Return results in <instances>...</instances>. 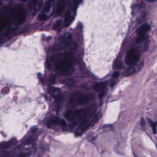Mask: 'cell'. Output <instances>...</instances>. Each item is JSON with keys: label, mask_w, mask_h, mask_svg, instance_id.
Masks as SVG:
<instances>
[{"label": "cell", "mask_w": 157, "mask_h": 157, "mask_svg": "<svg viewBox=\"0 0 157 157\" xmlns=\"http://www.w3.org/2000/svg\"><path fill=\"white\" fill-rule=\"evenodd\" d=\"M72 58L69 53H62L55 59L56 70L62 74H67L72 67Z\"/></svg>", "instance_id": "obj_1"}, {"label": "cell", "mask_w": 157, "mask_h": 157, "mask_svg": "<svg viewBox=\"0 0 157 157\" xmlns=\"http://www.w3.org/2000/svg\"><path fill=\"white\" fill-rule=\"evenodd\" d=\"M10 14L12 18L18 24H21L25 21V12L19 4H17L11 9Z\"/></svg>", "instance_id": "obj_2"}, {"label": "cell", "mask_w": 157, "mask_h": 157, "mask_svg": "<svg viewBox=\"0 0 157 157\" xmlns=\"http://www.w3.org/2000/svg\"><path fill=\"white\" fill-rule=\"evenodd\" d=\"M140 52L135 49L129 50L125 57V61L128 65L133 66L140 59Z\"/></svg>", "instance_id": "obj_3"}, {"label": "cell", "mask_w": 157, "mask_h": 157, "mask_svg": "<svg viewBox=\"0 0 157 157\" xmlns=\"http://www.w3.org/2000/svg\"><path fill=\"white\" fill-rule=\"evenodd\" d=\"M71 98L72 100L75 101L78 105H83L90 102L92 99V96L90 95H82L79 93H74Z\"/></svg>", "instance_id": "obj_4"}, {"label": "cell", "mask_w": 157, "mask_h": 157, "mask_svg": "<svg viewBox=\"0 0 157 157\" xmlns=\"http://www.w3.org/2000/svg\"><path fill=\"white\" fill-rule=\"evenodd\" d=\"M47 124L48 128H52V126L56 124H59L63 127H65L66 125V123L64 120L60 119L58 117H53L47 121Z\"/></svg>", "instance_id": "obj_5"}, {"label": "cell", "mask_w": 157, "mask_h": 157, "mask_svg": "<svg viewBox=\"0 0 157 157\" xmlns=\"http://www.w3.org/2000/svg\"><path fill=\"white\" fill-rule=\"evenodd\" d=\"M43 3L42 1H30L28 4V7L30 10L31 13L34 15L37 10L40 8Z\"/></svg>", "instance_id": "obj_6"}, {"label": "cell", "mask_w": 157, "mask_h": 157, "mask_svg": "<svg viewBox=\"0 0 157 157\" xmlns=\"http://www.w3.org/2000/svg\"><path fill=\"white\" fill-rule=\"evenodd\" d=\"M71 42V34L69 33H66L63 34L60 37L59 46L62 47H66L69 45Z\"/></svg>", "instance_id": "obj_7"}, {"label": "cell", "mask_w": 157, "mask_h": 157, "mask_svg": "<svg viewBox=\"0 0 157 157\" xmlns=\"http://www.w3.org/2000/svg\"><path fill=\"white\" fill-rule=\"evenodd\" d=\"M142 66H143V63H141L138 65L131 66L129 67H128L126 69H125V71H124V75H130L134 74L137 72H138L139 70H140Z\"/></svg>", "instance_id": "obj_8"}, {"label": "cell", "mask_w": 157, "mask_h": 157, "mask_svg": "<svg viewBox=\"0 0 157 157\" xmlns=\"http://www.w3.org/2000/svg\"><path fill=\"white\" fill-rule=\"evenodd\" d=\"M150 26L148 23H145L141 25L137 29V34L138 36H145L147 33L150 30Z\"/></svg>", "instance_id": "obj_9"}, {"label": "cell", "mask_w": 157, "mask_h": 157, "mask_svg": "<svg viewBox=\"0 0 157 157\" xmlns=\"http://www.w3.org/2000/svg\"><path fill=\"white\" fill-rule=\"evenodd\" d=\"M93 89L98 92H102L106 88V83L105 82H101L99 83H96L93 86Z\"/></svg>", "instance_id": "obj_10"}, {"label": "cell", "mask_w": 157, "mask_h": 157, "mask_svg": "<svg viewBox=\"0 0 157 157\" xmlns=\"http://www.w3.org/2000/svg\"><path fill=\"white\" fill-rule=\"evenodd\" d=\"M16 142V139H13L12 140H10L8 142H3L1 144V148L2 149H6L10 147H12V145H13Z\"/></svg>", "instance_id": "obj_11"}, {"label": "cell", "mask_w": 157, "mask_h": 157, "mask_svg": "<svg viewBox=\"0 0 157 157\" xmlns=\"http://www.w3.org/2000/svg\"><path fill=\"white\" fill-rule=\"evenodd\" d=\"M65 4L63 1H58L57 6H56V14L57 15H60L64 10L65 9Z\"/></svg>", "instance_id": "obj_12"}, {"label": "cell", "mask_w": 157, "mask_h": 157, "mask_svg": "<svg viewBox=\"0 0 157 157\" xmlns=\"http://www.w3.org/2000/svg\"><path fill=\"white\" fill-rule=\"evenodd\" d=\"M48 92L50 93V94L53 96L54 98H55L56 96H57L58 95L60 94V90L57 88H55V87H49L48 90Z\"/></svg>", "instance_id": "obj_13"}, {"label": "cell", "mask_w": 157, "mask_h": 157, "mask_svg": "<svg viewBox=\"0 0 157 157\" xmlns=\"http://www.w3.org/2000/svg\"><path fill=\"white\" fill-rule=\"evenodd\" d=\"M52 2H53V1H47L45 2L44 6L43 7V12L44 13H47L48 12L52 7Z\"/></svg>", "instance_id": "obj_14"}, {"label": "cell", "mask_w": 157, "mask_h": 157, "mask_svg": "<svg viewBox=\"0 0 157 157\" xmlns=\"http://www.w3.org/2000/svg\"><path fill=\"white\" fill-rule=\"evenodd\" d=\"M65 117H66V118L68 120H69V121L73 120L75 118L74 111L72 110H67V111L66 112Z\"/></svg>", "instance_id": "obj_15"}, {"label": "cell", "mask_w": 157, "mask_h": 157, "mask_svg": "<svg viewBox=\"0 0 157 157\" xmlns=\"http://www.w3.org/2000/svg\"><path fill=\"white\" fill-rule=\"evenodd\" d=\"M74 20V17L73 15L71 14L67 13L64 19V24L66 26H69Z\"/></svg>", "instance_id": "obj_16"}, {"label": "cell", "mask_w": 157, "mask_h": 157, "mask_svg": "<svg viewBox=\"0 0 157 157\" xmlns=\"http://www.w3.org/2000/svg\"><path fill=\"white\" fill-rule=\"evenodd\" d=\"M101 117V113H98L96 114H95L93 117L91 118V121H90V126H93L94 125L98 120Z\"/></svg>", "instance_id": "obj_17"}, {"label": "cell", "mask_w": 157, "mask_h": 157, "mask_svg": "<svg viewBox=\"0 0 157 157\" xmlns=\"http://www.w3.org/2000/svg\"><path fill=\"white\" fill-rule=\"evenodd\" d=\"M148 122H149V124H150L151 128H152V130H153V132L154 134H156V125H157V123H155V122H153L151 120H149L148 119Z\"/></svg>", "instance_id": "obj_18"}, {"label": "cell", "mask_w": 157, "mask_h": 157, "mask_svg": "<svg viewBox=\"0 0 157 157\" xmlns=\"http://www.w3.org/2000/svg\"><path fill=\"white\" fill-rule=\"evenodd\" d=\"M48 18V15H46V13H44V12H41L39 13V15H38V18L41 20V21H44V20H46L47 18Z\"/></svg>", "instance_id": "obj_19"}, {"label": "cell", "mask_w": 157, "mask_h": 157, "mask_svg": "<svg viewBox=\"0 0 157 157\" xmlns=\"http://www.w3.org/2000/svg\"><path fill=\"white\" fill-rule=\"evenodd\" d=\"M61 22L60 20H57V21L53 24V28L55 29H58V28L60 27V26H61Z\"/></svg>", "instance_id": "obj_20"}, {"label": "cell", "mask_w": 157, "mask_h": 157, "mask_svg": "<svg viewBox=\"0 0 157 157\" xmlns=\"http://www.w3.org/2000/svg\"><path fill=\"white\" fill-rule=\"evenodd\" d=\"M119 75H120V73L118 72H115L113 74V75H112V77H113V78H118V76H119Z\"/></svg>", "instance_id": "obj_21"}, {"label": "cell", "mask_w": 157, "mask_h": 157, "mask_svg": "<svg viewBox=\"0 0 157 157\" xmlns=\"http://www.w3.org/2000/svg\"><path fill=\"white\" fill-rule=\"evenodd\" d=\"M147 1L149 2H156V0H147Z\"/></svg>", "instance_id": "obj_22"}, {"label": "cell", "mask_w": 157, "mask_h": 157, "mask_svg": "<svg viewBox=\"0 0 157 157\" xmlns=\"http://www.w3.org/2000/svg\"><path fill=\"white\" fill-rule=\"evenodd\" d=\"M145 124V121H144V118H142V124Z\"/></svg>", "instance_id": "obj_23"}]
</instances>
